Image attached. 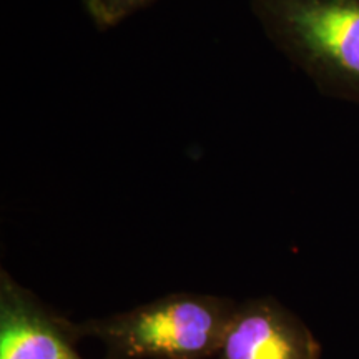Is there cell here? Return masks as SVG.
Segmentation results:
<instances>
[{"mask_svg": "<svg viewBox=\"0 0 359 359\" xmlns=\"http://www.w3.org/2000/svg\"><path fill=\"white\" fill-rule=\"evenodd\" d=\"M271 43L325 95L359 105V0H250Z\"/></svg>", "mask_w": 359, "mask_h": 359, "instance_id": "cell-1", "label": "cell"}, {"mask_svg": "<svg viewBox=\"0 0 359 359\" xmlns=\"http://www.w3.org/2000/svg\"><path fill=\"white\" fill-rule=\"evenodd\" d=\"M217 334L218 318L212 309L193 299H178L138 313L123 338L130 354L182 358L205 353Z\"/></svg>", "mask_w": 359, "mask_h": 359, "instance_id": "cell-2", "label": "cell"}, {"mask_svg": "<svg viewBox=\"0 0 359 359\" xmlns=\"http://www.w3.org/2000/svg\"><path fill=\"white\" fill-rule=\"evenodd\" d=\"M316 353L299 323L266 308L241 316L224 338L226 359H316Z\"/></svg>", "mask_w": 359, "mask_h": 359, "instance_id": "cell-3", "label": "cell"}, {"mask_svg": "<svg viewBox=\"0 0 359 359\" xmlns=\"http://www.w3.org/2000/svg\"><path fill=\"white\" fill-rule=\"evenodd\" d=\"M0 359H82L42 318L4 303L0 321Z\"/></svg>", "mask_w": 359, "mask_h": 359, "instance_id": "cell-4", "label": "cell"}, {"mask_svg": "<svg viewBox=\"0 0 359 359\" xmlns=\"http://www.w3.org/2000/svg\"><path fill=\"white\" fill-rule=\"evenodd\" d=\"M151 2L155 0H83L88 17L100 30L116 27Z\"/></svg>", "mask_w": 359, "mask_h": 359, "instance_id": "cell-5", "label": "cell"}]
</instances>
